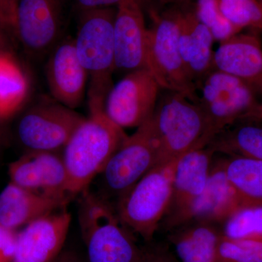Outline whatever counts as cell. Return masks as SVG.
Returning a JSON list of instances; mask_svg holds the SVG:
<instances>
[{
    "label": "cell",
    "mask_w": 262,
    "mask_h": 262,
    "mask_svg": "<svg viewBox=\"0 0 262 262\" xmlns=\"http://www.w3.org/2000/svg\"><path fill=\"white\" fill-rule=\"evenodd\" d=\"M27 78L11 56L0 59V116L7 120L20 108L28 93Z\"/></svg>",
    "instance_id": "cb8c5ba5"
},
{
    "label": "cell",
    "mask_w": 262,
    "mask_h": 262,
    "mask_svg": "<svg viewBox=\"0 0 262 262\" xmlns=\"http://www.w3.org/2000/svg\"><path fill=\"white\" fill-rule=\"evenodd\" d=\"M221 13L239 30H262V0H217Z\"/></svg>",
    "instance_id": "484cf974"
},
{
    "label": "cell",
    "mask_w": 262,
    "mask_h": 262,
    "mask_svg": "<svg viewBox=\"0 0 262 262\" xmlns=\"http://www.w3.org/2000/svg\"><path fill=\"white\" fill-rule=\"evenodd\" d=\"M89 108V116L75 131L62 155L70 194L85 191L128 136L108 117L105 106Z\"/></svg>",
    "instance_id": "6da1fadb"
},
{
    "label": "cell",
    "mask_w": 262,
    "mask_h": 262,
    "mask_svg": "<svg viewBox=\"0 0 262 262\" xmlns=\"http://www.w3.org/2000/svg\"><path fill=\"white\" fill-rule=\"evenodd\" d=\"M12 2V27L24 47L36 53L49 49L56 40L59 30L58 18L50 0Z\"/></svg>",
    "instance_id": "9a60e30c"
},
{
    "label": "cell",
    "mask_w": 262,
    "mask_h": 262,
    "mask_svg": "<svg viewBox=\"0 0 262 262\" xmlns=\"http://www.w3.org/2000/svg\"><path fill=\"white\" fill-rule=\"evenodd\" d=\"M80 5L85 8L91 9H97L98 8L117 4L118 5L123 0H77Z\"/></svg>",
    "instance_id": "1f68e13d"
},
{
    "label": "cell",
    "mask_w": 262,
    "mask_h": 262,
    "mask_svg": "<svg viewBox=\"0 0 262 262\" xmlns=\"http://www.w3.org/2000/svg\"><path fill=\"white\" fill-rule=\"evenodd\" d=\"M208 146L215 152L262 160V127L247 124L228 132L224 130L215 136Z\"/></svg>",
    "instance_id": "603a6c76"
},
{
    "label": "cell",
    "mask_w": 262,
    "mask_h": 262,
    "mask_svg": "<svg viewBox=\"0 0 262 262\" xmlns=\"http://www.w3.org/2000/svg\"><path fill=\"white\" fill-rule=\"evenodd\" d=\"M72 216L52 213L26 225L17 235L11 262H54L61 253Z\"/></svg>",
    "instance_id": "7c38bea8"
},
{
    "label": "cell",
    "mask_w": 262,
    "mask_h": 262,
    "mask_svg": "<svg viewBox=\"0 0 262 262\" xmlns=\"http://www.w3.org/2000/svg\"><path fill=\"white\" fill-rule=\"evenodd\" d=\"M224 236L262 239V203L244 205L225 222Z\"/></svg>",
    "instance_id": "d4e9b609"
},
{
    "label": "cell",
    "mask_w": 262,
    "mask_h": 262,
    "mask_svg": "<svg viewBox=\"0 0 262 262\" xmlns=\"http://www.w3.org/2000/svg\"><path fill=\"white\" fill-rule=\"evenodd\" d=\"M218 262H262V239L229 238L221 234Z\"/></svg>",
    "instance_id": "4316f807"
},
{
    "label": "cell",
    "mask_w": 262,
    "mask_h": 262,
    "mask_svg": "<svg viewBox=\"0 0 262 262\" xmlns=\"http://www.w3.org/2000/svg\"><path fill=\"white\" fill-rule=\"evenodd\" d=\"M179 37V14L158 18L148 29L146 69L162 89L179 93L195 102L196 86L183 63Z\"/></svg>",
    "instance_id": "8992f818"
},
{
    "label": "cell",
    "mask_w": 262,
    "mask_h": 262,
    "mask_svg": "<svg viewBox=\"0 0 262 262\" xmlns=\"http://www.w3.org/2000/svg\"><path fill=\"white\" fill-rule=\"evenodd\" d=\"M179 45L183 63L189 78L196 85L213 70L215 42L209 29L196 14H179Z\"/></svg>",
    "instance_id": "d6986e66"
},
{
    "label": "cell",
    "mask_w": 262,
    "mask_h": 262,
    "mask_svg": "<svg viewBox=\"0 0 262 262\" xmlns=\"http://www.w3.org/2000/svg\"><path fill=\"white\" fill-rule=\"evenodd\" d=\"M196 18L209 29L214 41L222 42L241 32L221 13L217 0H198Z\"/></svg>",
    "instance_id": "83f0119b"
},
{
    "label": "cell",
    "mask_w": 262,
    "mask_h": 262,
    "mask_svg": "<svg viewBox=\"0 0 262 262\" xmlns=\"http://www.w3.org/2000/svg\"><path fill=\"white\" fill-rule=\"evenodd\" d=\"M54 262H82L79 256L75 253L66 251L61 252Z\"/></svg>",
    "instance_id": "836d02e7"
},
{
    "label": "cell",
    "mask_w": 262,
    "mask_h": 262,
    "mask_svg": "<svg viewBox=\"0 0 262 262\" xmlns=\"http://www.w3.org/2000/svg\"><path fill=\"white\" fill-rule=\"evenodd\" d=\"M68 201L39 195L10 182L0 193V225L15 229L53 213Z\"/></svg>",
    "instance_id": "ffe728a7"
},
{
    "label": "cell",
    "mask_w": 262,
    "mask_h": 262,
    "mask_svg": "<svg viewBox=\"0 0 262 262\" xmlns=\"http://www.w3.org/2000/svg\"><path fill=\"white\" fill-rule=\"evenodd\" d=\"M222 165L244 206L262 203V160L231 157Z\"/></svg>",
    "instance_id": "7402d4cb"
},
{
    "label": "cell",
    "mask_w": 262,
    "mask_h": 262,
    "mask_svg": "<svg viewBox=\"0 0 262 262\" xmlns=\"http://www.w3.org/2000/svg\"><path fill=\"white\" fill-rule=\"evenodd\" d=\"M221 234L206 223L192 226L171 237L179 262H218Z\"/></svg>",
    "instance_id": "44dd1931"
},
{
    "label": "cell",
    "mask_w": 262,
    "mask_h": 262,
    "mask_svg": "<svg viewBox=\"0 0 262 262\" xmlns=\"http://www.w3.org/2000/svg\"><path fill=\"white\" fill-rule=\"evenodd\" d=\"M148 29L137 0H123L114 20L115 67L133 72L146 69Z\"/></svg>",
    "instance_id": "5bb4252c"
},
{
    "label": "cell",
    "mask_w": 262,
    "mask_h": 262,
    "mask_svg": "<svg viewBox=\"0 0 262 262\" xmlns=\"http://www.w3.org/2000/svg\"><path fill=\"white\" fill-rule=\"evenodd\" d=\"M10 182L39 195L69 201L67 173L62 155L27 151L9 165Z\"/></svg>",
    "instance_id": "8fae6325"
},
{
    "label": "cell",
    "mask_w": 262,
    "mask_h": 262,
    "mask_svg": "<svg viewBox=\"0 0 262 262\" xmlns=\"http://www.w3.org/2000/svg\"><path fill=\"white\" fill-rule=\"evenodd\" d=\"M5 119L0 116V146L3 141V136H4V121Z\"/></svg>",
    "instance_id": "e575fe53"
},
{
    "label": "cell",
    "mask_w": 262,
    "mask_h": 262,
    "mask_svg": "<svg viewBox=\"0 0 262 262\" xmlns=\"http://www.w3.org/2000/svg\"><path fill=\"white\" fill-rule=\"evenodd\" d=\"M244 206L226 176L222 163L212 169L204 192L176 220L173 226L190 221L225 222Z\"/></svg>",
    "instance_id": "ac0fdd59"
},
{
    "label": "cell",
    "mask_w": 262,
    "mask_h": 262,
    "mask_svg": "<svg viewBox=\"0 0 262 262\" xmlns=\"http://www.w3.org/2000/svg\"><path fill=\"white\" fill-rule=\"evenodd\" d=\"M214 153L208 145L193 149L179 160L174 171L173 196L169 208L171 210L172 225L204 192Z\"/></svg>",
    "instance_id": "e0dca14e"
},
{
    "label": "cell",
    "mask_w": 262,
    "mask_h": 262,
    "mask_svg": "<svg viewBox=\"0 0 262 262\" xmlns=\"http://www.w3.org/2000/svg\"><path fill=\"white\" fill-rule=\"evenodd\" d=\"M2 37L1 35H0V59H2V58H5V56H9V53H5V51H3V50H2Z\"/></svg>",
    "instance_id": "d590c367"
},
{
    "label": "cell",
    "mask_w": 262,
    "mask_h": 262,
    "mask_svg": "<svg viewBox=\"0 0 262 262\" xmlns=\"http://www.w3.org/2000/svg\"><path fill=\"white\" fill-rule=\"evenodd\" d=\"M13 2L12 0H0V25L13 24Z\"/></svg>",
    "instance_id": "f546056e"
},
{
    "label": "cell",
    "mask_w": 262,
    "mask_h": 262,
    "mask_svg": "<svg viewBox=\"0 0 262 262\" xmlns=\"http://www.w3.org/2000/svg\"><path fill=\"white\" fill-rule=\"evenodd\" d=\"M84 119L75 110L61 103H41L22 115L17 135L27 151L58 152L64 149Z\"/></svg>",
    "instance_id": "9c48e42d"
},
{
    "label": "cell",
    "mask_w": 262,
    "mask_h": 262,
    "mask_svg": "<svg viewBox=\"0 0 262 262\" xmlns=\"http://www.w3.org/2000/svg\"><path fill=\"white\" fill-rule=\"evenodd\" d=\"M160 89L147 69L128 72L108 93L105 112L122 128L139 127L153 116Z\"/></svg>",
    "instance_id": "30bf717a"
},
{
    "label": "cell",
    "mask_w": 262,
    "mask_h": 262,
    "mask_svg": "<svg viewBox=\"0 0 262 262\" xmlns=\"http://www.w3.org/2000/svg\"><path fill=\"white\" fill-rule=\"evenodd\" d=\"M239 120L249 122H259L262 120V101L258 102L250 111L245 114Z\"/></svg>",
    "instance_id": "d6a6232c"
},
{
    "label": "cell",
    "mask_w": 262,
    "mask_h": 262,
    "mask_svg": "<svg viewBox=\"0 0 262 262\" xmlns=\"http://www.w3.org/2000/svg\"><path fill=\"white\" fill-rule=\"evenodd\" d=\"M157 164L158 144L150 118L127 136L108 160L101 173L105 190L121 198Z\"/></svg>",
    "instance_id": "52a82bcc"
},
{
    "label": "cell",
    "mask_w": 262,
    "mask_h": 262,
    "mask_svg": "<svg viewBox=\"0 0 262 262\" xmlns=\"http://www.w3.org/2000/svg\"><path fill=\"white\" fill-rule=\"evenodd\" d=\"M80 211L89 262H139L144 251L122 227L104 198L84 191Z\"/></svg>",
    "instance_id": "277c9868"
},
{
    "label": "cell",
    "mask_w": 262,
    "mask_h": 262,
    "mask_svg": "<svg viewBox=\"0 0 262 262\" xmlns=\"http://www.w3.org/2000/svg\"><path fill=\"white\" fill-rule=\"evenodd\" d=\"M213 70H218L247 84L262 94V43L258 32L237 33L214 51Z\"/></svg>",
    "instance_id": "4fadbf2b"
},
{
    "label": "cell",
    "mask_w": 262,
    "mask_h": 262,
    "mask_svg": "<svg viewBox=\"0 0 262 262\" xmlns=\"http://www.w3.org/2000/svg\"><path fill=\"white\" fill-rule=\"evenodd\" d=\"M15 229L8 228L0 225V255L9 257L11 260L16 243L17 235Z\"/></svg>",
    "instance_id": "f1b7e54d"
},
{
    "label": "cell",
    "mask_w": 262,
    "mask_h": 262,
    "mask_svg": "<svg viewBox=\"0 0 262 262\" xmlns=\"http://www.w3.org/2000/svg\"><path fill=\"white\" fill-rule=\"evenodd\" d=\"M166 91L151 117L158 144L157 165L205 147L215 137L206 114L198 103L179 93Z\"/></svg>",
    "instance_id": "7a4b0ae2"
},
{
    "label": "cell",
    "mask_w": 262,
    "mask_h": 262,
    "mask_svg": "<svg viewBox=\"0 0 262 262\" xmlns=\"http://www.w3.org/2000/svg\"><path fill=\"white\" fill-rule=\"evenodd\" d=\"M46 77L57 102L72 110L80 106L89 77L77 57L74 40L61 43L53 52L46 67Z\"/></svg>",
    "instance_id": "2e32d148"
},
{
    "label": "cell",
    "mask_w": 262,
    "mask_h": 262,
    "mask_svg": "<svg viewBox=\"0 0 262 262\" xmlns=\"http://www.w3.org/2000/svg\"><path fill=\"white\" fill-rule=\"evenodd\" d=\"M256 94L233 76L212 70L196 85L198 103L206 114L215 136L241 120L257 103Z\"/></svg>",
    "instance_id": "ba28073f"
},
{
    "label": "cell",
    "mask_w": 262,
    "mask_h": 262,
    "mask_svg": "<svg viewBox=\"0 0 262 262\" xmlns=\"http://www.w3.org/2000/svg\"><path fill=\"white\" fill-rule=\"evenodd\" d=\"M115 16L110 10H91L81 23L74 40L77 57L89 77V106H105L108 93L113 87L112 77L116 70Z\"/></svg>",
    "instance_id": "3957f363"
},
{
    "label": "cell",
    "mask_w": 262,
    "mask_h": 262,
    "mask_svg": "<svg viewBox=\"0 0 262 262\" xmlns=\"http://www.w3.org/2000/svg\"><path fill=\"white\" fill-rule=\"evenodd\" d=\"M179 159L155 165L119 200L117 215L122 225L146 241L152 238L169 211Z\"/></svg>",
    "instance_id": "5b68a950"
},
{
    "label": "cell",
    "mask_w": 262,
    "mask_h": 262,
    "mask_svg": "<svg viewBox=\"0 0 262 262\" xmlns=\"http://www.w3.org/2000/svg\"><path fill=\"white\" fill-rule=\"evenodd\" d=\"M139 262H179L177 258L163 251H144Z\"/></svg>",
    "instance_id": "4dcf8cb0"
}]
</instances>
